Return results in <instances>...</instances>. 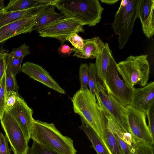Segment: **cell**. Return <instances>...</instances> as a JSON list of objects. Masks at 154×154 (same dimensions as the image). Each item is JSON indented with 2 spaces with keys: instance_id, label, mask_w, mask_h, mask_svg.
I'll return each mask as SVG.
<instances>
[{
  "instance_id": "cell-21",
  "label": "cell",
  "mask_w": 154,
  "mask_h": 154,
  "mask_svg": "<svg viewBox=\"0 0 154 154\" xmlns=\"http://www.w3.org/2000/svg\"><path fill=\"white\" fill-rule=\"evenodd\" d=\"M80 119L82 124L79 128L85 134L97 154H110L101 139L83 119L81 117Z\"/></svg>"
},
{
  "instance_id": "cell-31",
  "label": "cell",
  "mask_w": 154,
  "mask_h": 154,
  "mask_svg": "<svg viewBox=\"0 0 154 154\" xmlns=\"http://www.w3.org/2000/svg\"><path fill=\"white\" fill-rule=\"evenodd\" d=\"M26 154H58L51 151L32 140V146L29 147Z\"/></svg>"
},
{
  "instance_id": "cell-30",
  "label": "cell",
  "mask_w": 154,
  "mask_h": 154,
  "mask_svg": "<svg viewBox=\"0 0 154 154\" xmlns=\"http://www.w3.org/2000/svg\"><path fill=\"white\" fill-rule=\"evenodd\" d=\"M5 72L0 82V119L5 111Z\"/></svg>"
},
{
  "instance_id": "cell-25",
  "label": "cell",
  "mask_w": 154,
  "mask_h": 154,
  "mask_svg": "<svg viewBox=\"0 0 154 154\" xmlns=\"http://www.w3.org/2000/svg\"><path fill=\"white\" fill-rule=\"evenodd\" d=\"M7 54L6 58V64L9 66L13 74L15 76L21 71V64L24 57H12L8 56Z\"/></svg>"
},
{
  "instance_id": "cell-27",
  "label": "cell",
  "mask_w": 154,
  "mask_h": 154,
  "mask_svg": "<svg viewBox=\"0 0 154 154\" xmlns=\"http://www.w3.org/2000/svg\"><path fill=\"white\" fill-rule=\"evenodd\" d=\"M21 96L13 91H10L5 94V110L9 111L18 102Z\"/></svg>"
},
{
  "instance_id": "cell-6",
  "label": "cell",
  "mask_w": 154,
  "mask_h": 154,
  "mask_svg": "<svg viewBox=\"0 0 154 154\" xmlns=\"http://www.w3.org/2000/svg\"><path fill=\"white\" fill-rule=\"evenodd\" d=\"M98 91L95 97L98 104L122 129L129 133L126 108L109 93L100 81H97Z\"/></svg>"
},
{
  "instance_id": "cell-13",
  "label": "cell",
  "mask_w": 154,
  "mask_h": 154,
  "mask_svg": "<svg viewBox=\"0 0 154 154\" xmlns=\"http://www.w3.org/2000/svg\"><path fill=\"white\" fill-rule=\"evenodd\" d=\"M38 14L28 15L1 27L0 44L18 35L32 32V29L35 24L36 17Z\"/></svg>"
},
{
  "instance_id": "cell-18",
  "label": "cell",
  "mask_w": 154,
  "mask_h": 154,
  "mask_svg": "<svg viewBox=\"0 0 154 154\" xmlns=\"http://www.w3.org/2000/svg\"><path fill=\"white\" fill-rule=\"evenodd\" d=\"M58 0H11L0 12L20 11L56 4Z\"/></svg>"
},
{
  "instance_id": "cell-33",
  "label": "cell",
  "mask_w": 154,
  "mask_h": 154,
  "mask_svg": "<svg viewBox=\"0 0 154 154\" xmlns=\"http://www.w3.org/2000/svg\"><path fill=\"white\" fill-rule=\"evenodd\" d=\"M148 120V127L151 134L154 138V104L146 113Z\"/></svg>"
},
{
  "instance_id": "cell-24",
  "label": "cell",
  "mask_w": 154,
  "mask_h": 154,
  "mask_svg": "<svg viewBox=\"0 0 154 154\" xmlns=\"http://www.w3.org/2000/svg\"><path fill=\"white\" fill-rule=\"evenodd\" d=\"M5 94L10 91L18 92L19 87L9 66L6 64L5 71Z\"/></svg>"
},
{
  "instance_id": "cell-14",
  "label": "cell",
  "mask_w": 154,
  "mask_h": 154,
  "mask_svg": "<svg viewBox=\"0 0 154 154\" xmlns=\"http://www.w3.org/2000/svg\"><path fill=\"white\" fill-rule=\"evenodd\" d=\"M154 82H151L140 88L132 89L130 106L146 113L154 103Z\"/></svg>"
},
{
  "instance_id": "cell-9",
  "label": "cell",
  "mask_w": 154,
  "mask_h": 154,
  "mask_svg": "<svg viewBox=\"0 0 154 154\" xmlns=\"http://www.w3.org/2000/svg\"><path fill=\"white\" fill-rule=\"evenodd\" d=\"M126 107L130 131L136 142H141L153 146L154 138L147 125L146 113L138 110L130 105Z\"/></svg>"
},
{
  "instance_id": "cell-23",
  "label": "cell",
  "mask_w": 154,
  "mask_h": 154,
  "mask_svg": "<svg viewBox=\"0 0 154 154\" xmlns=\"http://www.w3.org/2000/svg\"><path fill=\"white\" fill-rule=\"evenodd\" d=\"M97 79V73L95 64L90 63L88 64V86L89 91L94 96L98 91Z\"/></svg>"
},
{
  "instance_id": "cell-16",
  "label": "cell",
  "mask_w": 154,
  "mask_h": 154,
  "mask_svg": "<svg viewBox=\"0 0 154 154\" xmlns=\"http://www.w3.org/2000/svg\"><path fill=\"white\" fill-rule=\"evenodd\" d=\"M84 45L80 50L74 47L71 50L73 51V56L83 59L96 58L101 52L104 43L99 37L84 39Z\"/></svg>"
},
{
  "instance_id": "cell-35",
  "label": "cell",
  "mask_w": 154,
  "mask_h": 154,
  "mask_svg": "<svg viewBox=\"0 0 154 154\" xmlns=\"http://www.w3.org/2000/svg\"><path fill=\"white\" fill-rule=\"evenodd\" d=\"M8 53L5 51L0 50V82L5 71L6 58Z\"/></svg>"
},
{
  "instance_id": "cell-38",
  "label": "cell",
  "mask_w": 154,
  "mask_h": 154,
  "mask_svg": "<svg viewBox=\"0 0 154 154\" xmlns=\"http://www.w3.org/2000/svg\"><path fill=\"white\" fill-rule=\"evenodd\" d=\"M4 0H0V11L5 7L4 5Z\"/></svg>"
},
{
  "instance_id": "cell-10",
  "label": "cell",
  "mask_w": 154,
  "mask_h": 154,
  "mask_svg": "<svg viewBox=\"0 0 154 154\" xmlns=\"http://www.w3.org/2000/svg\"><path fill=\"white\" fill-rule=\"evenodd\" d=\"M83 26L74 18H65L56 21L38 32L42 37L56 38L62 45L72 34L84 32Z\"/></svg>"
},
{
  "instance_id": "cell-3",
  "label": "cell",
  "mask_w": 154,
  "mask_h": 154,
  "mask_svg": "<svg viewBox=\"0 0 154 154\" xmlns=\"http://www.w3.org/2000/svg\"><path fill=\"white\" fill-rule=\"evenodd\" d=\"M55 6L65 18L92 26L100 22L104 10L98 0H58Z\"/></svg>"
},
{
  "instance_id": "cell-19",
  "label": "cell",
  "mask_w": 154,
  "mask_h": 154,
  "mask_svg": "<svg viewBox=\"0 0 154 154\" xmlns=\"http://www.w3.org/2000/svg\"><path fill=\"white\" fill-rule=\"evenodd\" d=\"M49 6H43L20 11L0 12V28L7 24L20 20L28 15L38 14Z\"/></svg>"
},
{
  "instance_id": "cell-29",
  "label": "cell",
  "mask_w": 154,
  "mask_h": 154,
  "mask_svg": "<svg viewBox=\"0 0 154 154\" xmlns=\"http://www.w3.org/2000/svg\"><path fill=\"white\" fill-rule=\"evenodd\" d=\"M30 53L28 46L24 43L17 48H13L12 51L10 53H8L7 55L12 57H24L29 54Z\"/></svg>"
},
{
  "instance_id": "cell-34",
  "label": "cell",
  "mask_w": 154,
  "mask_h": 154,
  "mask_svg": "<svg viewBox=\"0 0 154 154\" xmlns=\"http://www.w3.org/2000/svg\"><path fill=\"white\" fill-rule=\"evenodd\" d=\"M8 143L6 136L1 133L0 137V154H11V149L9 148Z\"/></svg>"
},
{
  "instance_id": "cell-28",
  "label": "cell",
  "mask_w": 154,
  "mask_h": 154,
  "mask_svg": "<svg viewBox=\"0 0 154 154\" xmlns=\"http://www.w3.org/2000/svg\"><path fill=\"white\" fill-rule=\"evenodd\" d=\"M134 154H154L153 146L141 142H137L134 148Z\"/></svg>"
},
{
  "instance_id": "cell-20",
  "label": "cell",
  "mask_w": 154,
  "mask_h": 154,
  "mask_svg": "<svg viewBox=\"0 0 154 154\" xmlns=\"http://www.w3.org/2000/svg\"><path fill=\"white\" fill-rule=\"evenodd\" d=\"M112 56V51L108 43L104 44L101 52L96 58L95 64L97 73V78L104 85L105 77L109 63Z\"/></svg>"
},
{
  "instance_id": "cell-5",
  "label": "cell",
  "mask_w": 154,
  "mask_h": 154,
  "mask_svg": "<svg viewBox=\"0 0 154 154\" xmlns=\"http://www.w3.org/2000/svg\"><path fill=\"white\" fill-rule=\"evenodd\" d=\"M148 55H131L125 60L117 63L118 72L121 75L126 85L132 89L136 85L142 87L147 84L150 72Z\"/></svg>"
},
{
  "instance_id": "cell-1",
  "label": "cell",
  "mask_w": 154,
  "mask_h": 154,
  "mask_svg": "<svg viewBox=\"0 0 154 154\" xmlns=\"http://www.w3.org/2000/svg\"><path fill=\"white\" fill-rule=\"evenodd\" d=\"M31 138L43 147L58 154H76L73 140L63 135L53 123L34 119Z\"/></svg>"
},
{
  "instance_id": "cell-2",
  "label": "cell",
  "mask_w": 154,
  "mask_h": 154,
  "mask_svg": "<svg viewBox=\"0 0 154 154\" xmlns=\"http://www.w3.org/2000/svg\"><path fill=\"white\" fill-rule=\"evenodd\" d=\"M71 100L74 112L80 116L102 139L107 119L106 113L97 103L95 96L88 88L85 90L80 89L74 95Z\"/></svg>"
},
{
  "instance_id": "cell-15",
  "label": "cell",
  "mask_w": 154,
  "mask_h": 154,
  "mask_svg": "<svg viewBox=\"0 0 154 154\" xmlns=\"http://www.w3.org/2000/svg\"><path fill=\"white\" fill-rule=\"evenodd\" d=\"M154 0H140L138 18L141 21L143 31L149 39L154 34Z\"/></svg>"
},
{
  "instance_id": "cell-12",
  "label": "cell",
  "mask_w": 154,
  "mask_h": 154,
  "mask_svg": "<svg viewBox=\"0 0 154 154\" xmlns=\"http://www.w3.org/2000/svg\"><path fill=\"white\" fill-rule=\"evenodd\" d=\"M21 71L29 77L57 91L65 94L66 91L53 79L48 72L39 65L26 62L22 66Z\"/></svg>"
},
{
  "instance_id": "cell-36",
  "label": "cell",
  "mask_w": 154,
  "mask_h": 154,
  "mask_svg": "<svg viewBox=\"0 0 154 154\" xmlns=\"http://www.w3.org/2000/svg\"><path fill=\"white\" fill-rule=\"evenodd\" d=\"M57 52L60 56L63 57H66L70 56L73 51L69 46L63 44L61 45L58 48Z\"/></svg>"
},
{
  "instance_id": "cell-32",
  "label": "cell",
  "mask_w": 154,
  "mask_h": 154,
  "mask_svg": "<svg viewBox=\"0 0 154 154\" xmlns=\"http://www.w3.org/2000/svg\"><path fill=\"white\" fill-rule=\"evenodd\" d=\"M66 41H69L74 48L78 49H82L84 46V39L77 33L70 35L66 38Z\"/></svg>"
},
{
  "instance_id": "cell-17",
  "label": "cell",
  "mask_w": 154,
  "mask_h": 154,
  "mask_svg": "<svg viewBox=\"0 0 154 154\" xmlns=\"http://www.w3.org/2000/svg\"><path fill=\"white\" fill-rule=\"evenodd\" d=\"M55 7L54 5H50L36 16L35 23L32 29V31L38 32L57 20L65 18L63 14L55 11Z\"/></svg>"
},
{
  "instance_id": "cell-22",
  "label": "cell",
  "mask_w": 154,
  "mask_h": 154,
  "mask_svg": "<svg viewBox=\"0 0 154 154\" xmlns=\"http://www.w3.org/2000/svg\"><path fill=\"white\" fill-rule=\"evenodd\" d=\"M102 140L110 154H124L114 134L107 126V121L103 128Z\"/></svg>"
},
{
  "instance_id": "cell-26",
  "label": "cell",
  "mask_w": 154,
  "mask_h": 154,
  "mask_svg": "<svg viewBox=\"0 0 154 154\" xmlns=\"http://www.w3.org/2000/svg\"><path fill=\"white\" fill-rule=\"evenodd\" d=\"M88 65L87 63L81 64L79 69L80 90H85L88 88Z\"/></svg>"
},
{
  "instance_id": "cell-11",
  "label": "cell",
  "mask_w": 154,
  "mask_h": 154,
  "mask_svg": "<svg viewBox=\"0 0 154 154\" xmlns=\"http://www.w3.org/2000/svg\"><path fill=\"white\" fill-rule=\"evenodd\" d=\"M8 112L16 121L29 142L34 120L32 109L20 97L18 102Z\"/></svg>"
},
{
  "instance_id": "cell-39",
  "label": "cell",
  "mask_w": 154,
  "mask_h": 154,
  "mask_svg": "<svg viewBox=\"0 0 154 154\" xmlns=\"http://www.w3.org/2000/svg\"><path fill=\"white\" fill-rule=\"evenodd\" d=\"M1 131H0V135H1Z\"/></svg>"
},
{
  "instance_id": "cell-8",
  "label": "cell",
  "mask_w": 154,
  "mask_h": 154,
  "mask_svg": "<svg viewBox=\"0 0 154 154\" xmlns=\"http://www.w3.org/2000/svg\"><path fill=\"white\" fill-rule=\"evenodd\" d=\"M0 121L14 154H26L29 142L14 119L5 110Z\"/></svg>"
},
{
  "instance_id": "cell-37",
  "label": "cell",
  "mask_w": 154,
  "mask_h": 154,
  "mask_svg": "<svg viewBox=\"0 0 154 154\" xmlns=\"http://www.w3.org/2000/svg\"><path fill=\"white\" fill-rule=\"evenodd\" d=\"M100 1L102 3L109 4L110 5H113L117 3L119 0H100Z\"/></svg>"
},
{
  "instance_id": "cell-4",
  "label": "cell",
  "mask_w": 154,
  "mask_h": 154,
  "mask_svg": "<svg viewBox=\"0 0 154 154\" xmlns=\"http://www.w3.org/2000/svg\"><path fill=\"white\" fill-rule=\"evenodd\" d=\"M140 0H122L115 14L112 24L115 34L119 35L118 48H124L132 34L135 22L138 18Z\"/></svg>"
},
{
  "instance_id": "cell-7",
  "label": "cell",
  "mask_w": 154,
  "mask_h": 154,
  "mask_svg": "<svg viewBox=\"0 0 154 154\" xmlns=\"http://www.w3.org/2000/svg\"><path fill=\"white\" fill-rule=\"evenodd\" d=\"M117 63L112 56L107 70L104 87L124 106L130 105L132 89L128 88L118 75Z\"/></svg>"
}]
</instances>
